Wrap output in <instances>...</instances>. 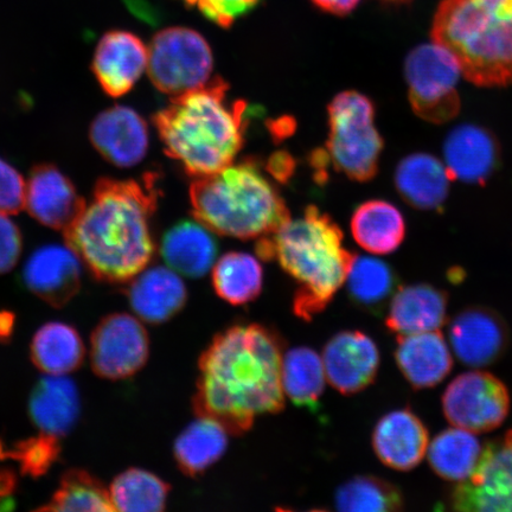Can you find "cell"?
<instances>
[{
	"label": "cell",
	"instance_id": "ee69618b",
	"mask_svg": "<svg viewBox=\"0 0 512 512\" xmlns=\"http://www.w3.org/2000/svg\"><path fill=\"white\" fill-rule=\"evenodd\" d=\"M14 325L15 316L11 312H0V341H9Z\"/></svg>",
	"mask_w": 512,
	"mask_h": 512
},
{
	"label": "cell",
	"instance_id": "603a6c76",
	"mask_svg": "<svg viewBox=\"0 0 512 512\" xmlns=\"http://www.w3.org/2000/svg\"><path fill=\"white\" fill-rule=\"evenodd\" d=\"M395 358L401 373L415 389L437 386L453 367L450 347L439 330L399 336Z\"/></svg>",
	"mask_w": 512,
	"mask_h": 512
},
{
	"label": "cell",
	"instance_id": "6da1fadb",
	"mask_svg": "<svg viewBox=\"0 0 512 512\" xmlns=\"http://www.w3.org/2000/svg\"><path fill=\"white\" fill-rule=\"evenodd\" d=\"M283 339L261 324H235L219 332L198 361L197 416L242 435L256 416L283 411Z\"/></svg>",
	"mask_w": 512,
	"mask_h": 512
},
{
	"label": "cell",
	"instance_id": "d6a6232c",
	"mask_svg": "<svg viewBox=\"0 0 512 512\" xmlns=\"http://www.w3.org/2000/svg\"><path fill=\"white\" fill-rule=\"evenodd\" d=\"M214 290L224 302L247 305L258 298L264 286V271L253 255L232 252L223 255L213 270Z\"/></svg>",
	"mask_w": 512,
	"mask_h": 512
},
{
	"label": "cell",
	"instance_id": "d4e9b609",
	"mask_svg": "<svg viewBox=\"0 0 512 512\" xmlns=\"http://www.w3.org/2000/svg\"><path fill=\"white\" fill-rule=\"evenodd\" d=\"M445 159L452 179L483 182L498 162V146L494 137L483 128L463 125L447 137Z\"/></svg>",
	"mask_w": 512,
	"mask_h": 512
},
{
	"label": "cell",
	"instance_id": "cb8c5ba5",
	"mask_svg": "<svg viewBox=\"0 0 512 512\" xmlns=\"http://www.w3.org/2000/svg\"><path fill=\"white\" fill-rule=\"evenodd\" d=\"M217 242L201 222L182 221L163 236L160 253L178 274L189 278L204 277L217 258Z\"/></svg>",
	"mask_w": 512,
	"mask_h": 512
},
{
	"label": "cell",
	"instance_id": "f1b7e54d",
	"mask_svg": "<svg viewBox=\"0 0 512 512\" xmlns=\"http://www.w3.org/2000/svg\"><path fill=\"white\" fill-rule=\"evenodd\" d=\"M354 239L367 252L393 253L405 239V221L393 204L369 201L358 207L351 219Z\"/></svg>",
	"mask_w": 512,
	"mask_h": 512
},
{
	"label": "cell",
	"instance_id": "3957f363",
	"mask_svg": "<svg viewBox=\"0 0 512 512\" xmlns=\"http://www.w3.org/2000/svg\"><path fill=\"white\" fill-rule=\"evenodd\" d=\"M228 89L216 78L172 96L170 104L153 115L166 155L192 176L213 175L232 165L245 142L247 104L230 100Z\"/></svg>",
	"mask_w": 512,
	"mask_h": 512
},
{
	"label": "cell",
	"instance_id": "f35d334b",
	"mask_svg": "<svg viewBox=\"0 0 512 512\" xmlns=\"http://www.w3.org/2000/svg\"><path fill=\"white\" fill-rule=\"evenodd\" d=\"M25 188L22 175L0 158V214L14 215L25 208Z\"/></svg>",
	"mask_w": 512,
	"mask_h": 512
},
{
	"label": "cell",
	"instance_id": "8d00e7d4",
	"mask_svg": "<svg viewBox=\"0 0 512 512\" xmlns=\"http://www.w3.org/2000/svg\"><path fill=\"white\" fill-rule=\"evenodd\" d=\"M61 454L60 440L38 433L5 450V459L16 460L24 475L38 478L46 475Z\"/></svg>",
	"mask_w": 512,
	"mask_h": 512
},
{
	"label": "cell",
	"instance_id": "8992f818",
	"mask_svg": "<svg viewBox=\"0 0 512 512\" xmlns=\"http://www.w3.org/2000/svg\"><path fill=\"white\" fill-rule=\"evenodd\" d=\"M190 198L197 221L230 238H262L291 219L283 197L251 162L198 177Z\"/></svg>",
	"mask_w": 512,
	"mask_h": 512
},
{
	"label": "cell",
	"instance_id": "484cf974",
	"mask_svg": "<svg viewBox=\"0 0 512 512\" xmlns=\"http://www.w3.org/2000/svg\"><path fill=\"white\" fill-rule=\"evenodd\" d=\"M451 181L444 164L426 153L403 159L395 175L400 195L412 207L422 210L439 208L446 200Z\"/></svg>",
	"mask_w": 512,
	"mask_h": 512
},
{
	"label": "cell",
	"instance_id": "7bdbcfd3",
	"mask_svg": "<svg viewBox=\"0 0 512 512\" xmlns=\"http://www.w3.org/2000/svg\"><path fill=\"white\" fill-rule=\"evenodd\" d=\"M271 171L275 177L286 178L292 170V160L286 155L274 156L270 163Z\"/></svg>",
	"mask_w": 512,
	"mask_h": 512
},
{
	"label": "cell",
	"instance_id": "e575fe53",
	"mask_svg": "<svg viewBox=\"0 0 512 512\" xmlns=\"http://www.w3.org/2000/svg\"><path fill=\"white\" fill-rule=\"evenodd\" d=\"M37 511H115L110 491L100 480L85 470L64 473L60 488L48 504Z\"/></svg>",
	"mask_w": 512,
	"mask_h": 512
},
{
	"label": "cell",
	"instance_id": "f546056e",
	"mask_svg": "<svg viewBox=\"0 0 512 512\" xmlns=\"http://www.w3.org/2000/svg\"><path fill=\"white\" fill-rule=\"evenodd\" d=\"M484 446L475 433L452 427L428 446V462L435 473L450 482L463 483L477 469Z\"/></svg>",
	"mask_w": 512,
	"mask_h": 512
},
{
	"label": "cell",
	"instance_id": "52a82bcc",
	"mask_svg": "<svg viewBox=\"0 0 512 512\" xmlns=\"http://www.w3.org/2000/svg\"><path fill=\"white\" fill-rule=\"evenodd\" d=\"M373 102L358 92L338 94L329 106L328 155L335 169L357 182H368L379 170L383 140L375 125Z\"/></svg>",
	"mask_w": 512,
	"mask_h": 512
},
{
	"label": "cell",
	"instance_id": "b9f144b4",
	"mask_svg": "<svg viewBox=\"0 0 512 512\" xmlns=\"http://www.w3.org/2000/svg\"><path fill=\"white\" fill-rule=\"evenodd\" d=\"M319 9L336 16H345L356 9L361 0H312Z\"/></svg>",
	"mask_w": 512,
	"mask_h": 512
},
{
	"label": "cell",
	"instance_id": "d6986e66",
	"mask_svg": "<svg viewBox=\"0 0 512 512\" xmlns=\"http://www.w3.org/2000/svg\"><path fill=\"white\" fill-rule=\"evenodd\" d=\"M430 437L422 421L408 409L390 412L377 422L373 447L377 458L398 471H409L425 458Z\"/></svg>",
	"mask_w": 512,
	"mask_h": 512
},
{
	"label": "cell",
	"instance_id": "5b68a950",
	"mask_svg": "<svg viewBox=\"0 0 512 512\" xmlns=\"http://www.w3.org/2000/svg\"><path fill=\"white\" fill-rule=\"evenodd\" d=\"M432 38L475 85H512V0H444Z\"/></svg>",
	"mask_w": 512,
	"mask_h": 512
},
{
	"label": "cell",
	"instance_id": "e0dca14e",
	"mask_svg": "<svg viewBox=\"0 0 512 512\" xmlns=\"http://www.w3.org/2000/svg\"><path fill=\"white\" fill-rule=\"evenodd\" d=\"M22 280L32 294L60 309L80 291L81 260L68 246L38 248L25 262Z\"/></svg>",
	"mask_w": 512,
	"mask_h": 512
},
{
	"label": "cell",
	"instance_id": "9a60e30c",
	"mask_svg": "<svg viewBox=\"0 0 512 512\" xmlns=\"http://www.w3.org/2000/svg\"><path fill=\"white\" fill-rule=\"evenodd\" d=\"M86 206L75 185L53 164L31 169L25 188V208L34 219L51 229L72 226Z\"/></svg>",
	"mask_w": 512,
	"mask_h": 512
},
{
	"label": "cell",
	"instance_id": "4316f807",
	"mask_svg": "<svg viewBox=\"0 0 512 512\" xmlns=\"http://www.w3.org/2000/svg\"><path fill=\"white\" fill-rule=\"evenodd\" d=\"M228 432L219 422L198 416L184 428L174 445L176 463L185 476H202L226 453Z\"/></svg>",
	"mask_w": 512,
	"mask_h": 512
},
{
	"label": "cell",
	"instance_id": "d590c367",
	"mask_svg": "<svg viewBox=\"0 0 512 512\" xmlns=\"http://www.w3.org/2000/svg\"><path fill=\"white\" fill-rule=\"evenodd\" d=\"M336 508L344 512H392L405 505L401 491L375 476H357L339 486Z\"/></svg>",
	"mask_w": 512,
	"mask_h": 512
},
{
	"label": "cell",
	"instance_id": "ba28073f",
	"mask_svg": "<svg viewBox=\"0 0 512 512\" xmlns=\"http://www.w3.org/2000/svg\"><path fill=\"white\" fill-rule=\"evenodd\" d=\"M213 67L211 48L197 31L169 28L153 37L146 69L160 92L177 96L206 86Z\"/></svg>",
	"mask_w": 512,
	"mask_h": 512
},
{
	"label": "cell",
	"instance_id": "7c38bea8",
	"mask_svg": "<svg viewBox=\"0 0 512 512\" xmlns=\"http://www.w3.org/2000/svg\"><path fill=\"white\" fill-rule=\"evenodd\" d=\"M459 511H512V431L484 446L477 469L451 496Z\"/></svg>",
	"mask_w": 512,
	"mask_h": 512
},
{
	"label": "cell",
	"instance_id": "836d02e7",
	"mask_svg": "<svg viewBox=\"0 0 512 512\" xmlns=\"http://www.w3.org/2000/svg\"><path fill=\"white\" fill-rule=\"evenodd\" d=\"M170 490V484L155 473L132 467L114 478L110 494L115 511L160 512Z\"/></svg>",
	"mask_w": 512,
	"mask_h": 512
},
{
	"label": "cell",
	"instance_id": "4dcf8cb0",
	"mask_svg": "<svg viewBox=\"0 0 512 512\" xmlns=\"http://www.w3.org/2000/svg\"><path fill=\"white\" fill-rule=\"evenodd\" d=\"M326 381L323 360L315 350L294 348L283 357L281 384L294 405L316 412Z\"/></svg>",
	"mask_w": 512,
	"mask_h": 512
},
{
	"label": "cell",
	"instance_id": "44dd1931",
	"mask_svg": "<svg viewBox=\"0 0 512 512\" xmlns=\"http://www.w3.org/2000/svg\"><path fill=\"white\" fill-rule=\"evenodd\" d=\"M80 412L79 389L68 377L48 375L32 389L29 414L38 433L57 440L67 438Z\"/></svg>",
	"mask_w": 512,
	"mask_h": 512
},
{
	"label": "cell",
	"instance_id": "83f0119b",
	"mask_svg": "<svg viewBox=\"0 0 512 512\" xmlns=\"http://www.w3.org/2000/svg\"><path fill=\"white\" fill-rule=\"evenodd\" d=\"M85 345L72 325L50 322L41 326L30 345L32 363L47 375L64 376L85 360Z\"/></svg>",
	"mask_w": 512,
	"mask_h": 512
},
{
	"label": "cell",
	"instance_id": "7402d4cb",
	"mask_svg": "<svg viewBox=\"0 0 512 512\" xmlns=\"http://www.w3.org/2000/svg\"><path fill=\"white\" fill-rule=\"evenodd\" d=\"M447 294L431 285L400 286L390 300L387 328L398 336L443 328L447 318Z\"/></svg>",
	"mask_w": 512,
	"mask_h": 512
},
{
	"label": "cell",
	"instance_id": "ffe728a7",
	"mask_svg": "<svg viewBox=\"0 0 512 512\" xmlns=\"http://www.w3.org/2000/svg\"><path fill=\"white\" fill-rule=\"evenodd\" d=\"M126 294L134 313L152 325L169 322L188 302L184 281L177 272L162 266L140 272L131 280Z\"/></svg>",
	"mask_w": 512,
	"mask_h": 512
},
{
	"label": "cell",
	"instance_id": "74e56055",
	"mask_svg": "<svg viewBox=\"0 0 512 512\" xmlns=\"http://www.w3.org/2000/svg\"><path fill=\"white\" fill-rule=\"evenodd\" d=\"M197 5L202 14L221 28L232 27L236 19L246 16L259 5L261 0H187Z\"/></svg>",
	"mask_w": 512,
	"mask_h": 512
},
{
	"label": "cell",
	"instance_id": "8fae6325",
	"mask_svg": "<svg viewBox=\"0 0 512 512\" xmlns=\"http://www.w3.org/2000/svg\"><path fill=\"white\" fill-rule=\"evenodd\" d=\"M150 338L140 320L127 313H112L96 325L91 339V364L101 379H130L145 367Z\"/></svg>",
	"mask_w": 512,
	"mask_h": 512
},
{
	"label": "cell",
	"instance_id": "30bf717a",
	"mask_svg": "<svg viewBox=\"0 0 512 512\" xmlns=\"http://www.w3.org/2000/svg\"><path fill=\"white\" fill-rule=\"evenodd\" d=\"M443 409L454 427L473 433L491 432L507 419L510 395L496 376L485 371H469L447 387Z\"/></svg>",
	"mask_w": 512,
	"mask_h": 512
},
{
	"label": "cell",
	"instance_id": "4fadbf2b",
	"mask_svg": "<svg viewBox=\"0 0 512 512\" xmlns=\"http://www.w3.org/2000/svg\"><path fill=\"white\" fill-rule=\"evenodd\" d=\"M326 380L337 392L352 395L368 388L380 367V351L362 331H343L326 343L323 354Z\"/></svg>",
	"mask_w": 512,
	"mask_h": 512
},
{
	"label": "cell",
	"instance_id": "277c9868",
	"mask_svg": "<svg viewBox=\"0 0 512 512\" xmlns=\"http://www.w3.org/2000/svg\"><path fill=\"white\" fill-rule=\"evenodd\" d=\"M260 258L275 260L298 285L294 315L311 322L322 313L347 281L352 255L343 245V233L331 217L316 207L288 220L256 247Z\"/></svg>",
	"mask_w": 512,
	"mask_h": 512
},
{
	"label": "cell",
	"instance_id": "9c48e42d",
	"mask_svg": "<svg viewBox=\"0 0 512 512\" xmlns=\"http://www.w3.org/2000/svg\"><path fill=\"white\" fill-rule=\"evenodd\" d=\"M408 98L422 120L444 124L460 111L458 63L439 44H422L408 55L405 66Z\"/></svg>",
	"mask_w": 512,
	"mask_h": 512
},
{
	"label": "cell",
	"instance_id": "5bb4252c",
	"mask_svg": "<svg viewBox=\"0 0 512 512\" xmlns=\"http://www.w3.org/2000/svg\"><path fill=\"white\" fill-rule=\"evenodd\" d=\"M450 343L458 360L471 368L489 367L509 344V331L501 316L486 307L459 312L450 324Z\"/></svg>",
	"mask_w": 512,
	"mask_h": 512
},
{
	"label": "cell",
	"instance_id": "ac0fdd59",
	"mask_svg": "<svg viewBox=\"0 0 512 512\" xmlns=\"http://www.w3.org/2000/svg\"><path fill=\"white\" fill-rule=\"evenodd\" d=\"M149 61V49L132 32H106L96 46L92 70L102 91L112 98L131 92Z\"/></svg>",
	"mask_w": 512,
	"mask_h": 512
},
{
	"label": "cell",
	"instance_id": "ab89813d",
	"mask_svg": "<svg viewBox=\"0 0 512 512\" xmlns=\"http://www.w3.org/2000/svg\"><path fill=\"white\" fill-rule=\"evenodd\" d=\"M22 249L21 230L8 215L0 214V275L14 270Z\"/></svg>",
	"mask_w": 512,
	"mask_h": 512
},
{
	"label": "cell",
	"instance_id": "7a4b0ae2",
	"mask_svg": "<svg viewBox=\"0 0 512 512\" xmlns=\"http://www.w3.org/2000/svg\"><path fill=\"white\" fill-rule=\"evenodd\" d=\"M157 201L153 175L144 181L102 177L78 219L64 230L67 246L96 280L127 283L155 255L150 222Z\"/></svg>",
	"mask_w": 512,
	"mask_h": 512
},
{
	"label": "cell",
	"instance_id": "2e32d148",
	"mask_svg": "<svg viewBox=\"0 0 512 512\" xmlns=\"http://www.w3.org/2000/svg\"><path fill=\"white\" fill-rule=\"evenodd\" d=\"M89 140L108 163L131 168L142 162L149 150V128L132 108L114 106L93 120Z\"/></svg>",
	"mask_w": 512,
	"mask_h": 512
},
{
	"label": "cell",
	"instance_id": "1f68e13d",
	"mask_svg": "<svg viewBox=\"0 0 512 512\" xmlns=\"http://www.w3.org/2000/svg\"><path fill=\"white\" fill-rule=\"evenodd\" d=\"M351 302L380 315L399 290V280L386 262L370 256H355L347 281Z\"/></svg>",
	"mask_w": 512,
	"mask_h": 512
},
{
	"label": "cell",
	"instance_id": "60d3db41",
	"mask_svg": "<svg viewBox=\"0 0 512 512\" xmlns=\"http://www.w3.org/2000/svg\"><path fill=\"white\" fill-rule=\"evenodd\" d=\"M16 480L9 471H0V511L11 510L15 502L12 494L15 491Z\"/></svg>",
	"mask_w": 512,
	"mask_h": 512
}]
</instances>
